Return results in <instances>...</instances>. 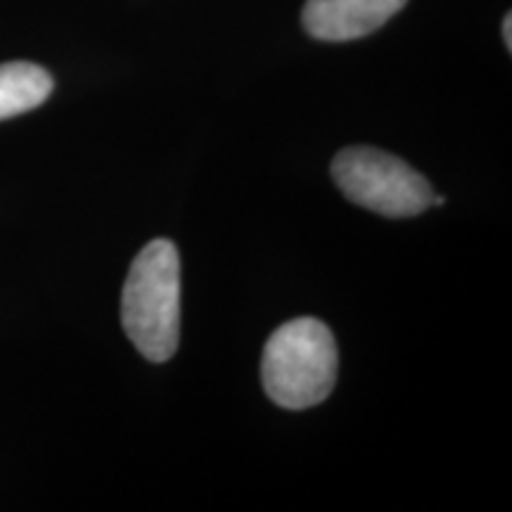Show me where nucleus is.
I'll list each match as a JSON object with an SVG mask.
<instances>
[{
	"label": "nucleus",
	"mask_w": 512,
	"mask_h": 512,
	"mask_svg": "<svg viewBox=\"0 0 512 512\" xmlns=\"http://www.w3.org/2000/svg\"><path fill=\"white\" fill-rule=\"evenodd\" d=\"M503 38H505V48L512 50V15H505V22H503Z\"/></svg>",
	"instance_id": "423d86ee"
},
{
	"label": "nucleus",
	"mask_w": 512,
	"mask_h": 512,
	"mask_svg": "<svg viewBox=\"0 0 512 512\" xmlns=\"http://www.w3.org/2000/svg\"><path fill=\"white\" fill-rule=\"evenodd\" d=\"M53 93V76L31 62L0 64V121L36 110Z\"/></svg>",
	"instance_id": "39448f33"
},
{
	"label": "nucleus",
	"mask_w": 512,
	"mask_h": 512,
	"mask_svg": "<svg viewBox=\"0 0 512 512\" xmlns=\"http://www.w3.org/2000/svg\"><path fill=\"white\" fill-rule=\"evenodd\" d=\"M261 380L275 406L306 411L332 394L337 382V344L316 318H294L266 342Z\"/></svg>",
	"instance_id": "f03ea898"
},
{
	"label": "nucleus",
	"mask_w": 512,
	"mask_h": 512,
	"mask_svg": "<svg viewBox=\"0 0 512 512\" xmlns=\"http://www.w3.org/2000/svg\"><path fill=\"white\" fill-rule=\"evenodd\" d=\"M332 181L349 202L387 219H411L434 202L425 176L375 147H347L339 152L332 162Z\"/></svg>",
	"instance_id": "7ed1b4c3"
},
{
	"label": "nucleus",
	"mask_w": 512,
	"mask_h": 512,
	"mask_svg": "<svg viewBox=\"0 0 512 512\" xmlns=\"http://www.w3.org/2000/svg\"><path fill=\"white\" fill-rule=\"evenodd\" d=\"M408 0H306L304 29L318 41L342 43L373 34Z\"/></svg>",
	"instance_id": "20e7f679"
},
{
	"label": "nucleus",
	"mask_w": 512,
	"mask_h": 512,
	"mask_svg": "<svg viewBox=\"0 0 512 512\" xmlns=\"http://www.w3.org/2000/svg\"><path fill=\"white\" fill-rule=\"evenodd\" d=\"M121 328L138 354L164 363L181 339V256L171 240L143 247L121 290Z\"/></svg>",
	"instance_id": "f257e3e1"
}]
</instances>
